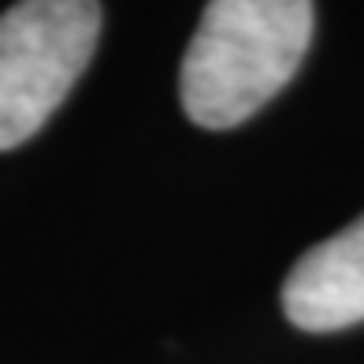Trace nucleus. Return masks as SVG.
Here are the masks:
<instances>
[{
    "label": "nucleus",
    "mask_w": 364,
    "mask_h": 364,
    "mask_svg": "<svg viewBox=\"0 0 364 364\" xmlns=\"http://www.w3.org/2000/svg\"><path fill=\"white\" fill-rule=\"evenodd\" d=\"M316 8L305 0H216L182 56V108L205 130L257 115L309 53Z\"/></svg>",
    "instance_id": "1"
},
{
    "label": "nucleus",
    "mask_w": 364,
    "mask_h": 364,
    "mask_svg": "<svg viewBox=\"0 0 364 364\" xmlns=\"http://www.w3.org/2000/svg\"><path fill=\"white\" fill-rule=\"evenodd\" d=\"M93 0H26L0 15V153L48 123L101 38Z\"/></svg>",
    "instance_id": "2"
},
{
    "label": "nucleus",
    "mask_w": 364,
    "mask_h": 364,
    "mask_svg": "<svg viewBox=\"0 0 364 364\" xmlns=\"http://www.w3.org/2000/svg\"><path fill=\"white\" fill-rule=\"evenodd\" d=\"M283 312L309 335H327L364 320V216L294 264Z\"/></svg>",
    "instance_id": "3"
}]
</instances>
